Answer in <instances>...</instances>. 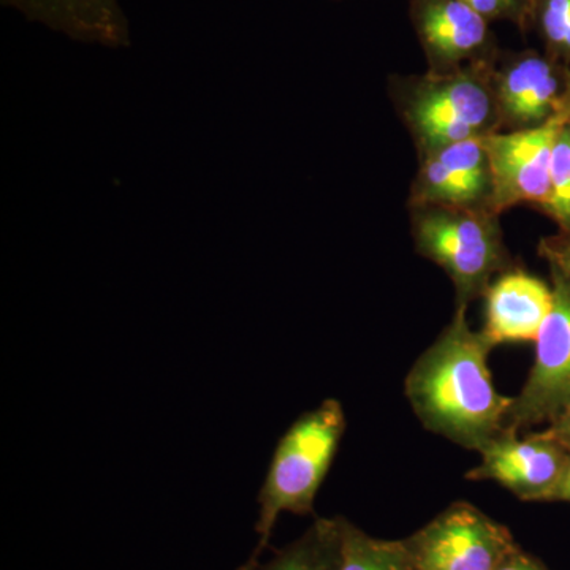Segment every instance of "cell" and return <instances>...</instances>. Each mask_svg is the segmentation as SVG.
<instances>
[{"label":"cell","instance_id":"7a4b0ae2","mask_svg":"<svg viewBox=\"0 0 570 570\" xmlns=\"http://www.w3.org/2000/svg\"><path fill=\"white\" fill-rule=\"evenodd\" d=\"M346 426L343 404L330 397L299 415L285 431L258 493V542L247 564L261 561L283 513L314 512L318 490L335 461Z\"/></svg>","mask_w":570,"mask_h":570},{"label":"cell","instance_id":"52a82bcc","mask_svg":"<svg viewBox=\"0 0 570 570\" xmlns=\"http://www.w3.org/2000/svg\"><path fill=\"white\" fill-rule=\"evenodd\" d=\"M482 461L466 472L471 482H497L528 502H549L570 463V452L543 428L531 433L505 430L479 450Z\"/></svg>","mask_w":570,"mask_h":570},{"label":"cell","instance_id":"7c38bea8","mask_svg":"<svg viewBox=\"0 0 570 570\" xmlns=\"http://www.w3.org/2000/svg\"><path fill=\"white\" fill-rule=\"evenodd\" d=\"M412 22L428 58L455 67L489 51L490 26L463 0H411Z\"/></svg>","mask_w":570,"mask_h":570},{"label":"cell","instance_id":"9a60e30c","mask_svg":"<svg viewBox=\"0 0 570 570\" xmlns=\"http://www.w3.org/2000/svg\"><path fill=\"white\" fill-rule=\"evenodd\" d=\"M337 570H417L403 539L373 538L341 517V553Z\"/></svg>","mask_w":570,"mask_h":570},{"label":"cell","instance_id":"ffe728a7","mask_svg":"<svg viewBox=\"0 0 570 570\" xmlns=\"http://www.w3.org/2000/svg\"><path fill=\"white\" fill-rule=\"evenodd\" d=\"M497 570H549L542 561L521 549L519 543L505 554Z\"/></svg>","mask_w":570,"mask_h":570},{"label":"cell","instance_id":"8992f818","mask_svg":"<svg viewBox=\"0 0 570 570\" xmlns=\"http://www.w3.org/2000/svg\"><path fill=\"white\" fill-rule=\"evenodd\" d=\"M570 105L549 121L527 129L483 137L491 171V214L520 204L543 209L550 195L551 163Z\"/></svg>","mask_w":570,"mask_h":570},{"label":"cell","instance_id":"9c48e42d","mask_svg":"<svg viewBox=\"0 0 570 570\" xmlns=\"http://www.w3.org/2000/svg\"><path fill=\"white\" fill-rule=\"evenodd\" d=\"M498 85L499 110L519 129L540 126L570 105V70L549 55L513 56Z\"/></svg>","mask_w":570,"mask_h":570},{"label":"cell","instance_id":"4fadbf2b","mask_svg":"<svg viewBox=\"0 0 570 570\" xmlns=\"http://www.w3.org/2000/svg\"><path fill=\"white\" fill-rule=\"evenodd\" d=\"M29 21L82 43L130 47V28L119 0H2Z\"/></svg>","mask_w":570,"mask_h":570},{"label":"cell","instance_id":"603a6c76","mask_svg":"<svg viewBox=\"0 0 570 570\" xmlns=\"http://www.w3.org/2000/svg\"><path fill=\"white\" fill-rule=\"evenodd\" d=\"M532 2H534V0H532Z\"/></svg>","mask_w":570,"mask_h":570},{"label":"cell","instance_id":"5bb4252c","mask_svg":"<svg viewBox=\"0 0 570 570\" xmlns=\"http://www.w3.org/2000/svg\"><path fill=\"white\" fill-rule=\"evenodd\" d=\"M341 553V517L316 519L298 539L277 550L272 560L238 570H337Z\"/></svg>","mask_w":570,"mask_h":570},{"label":"cell","instance_id":"2e32d148","mask_svg":"<svg viewBox=\"0 0 570 570\" xmlns=\"http://www.w3.org/2000/svg\"><path fill=\"white\" fill-rule=\"evenodd\" d=\"M531 21L551 59L570 70V0H534Z\"/></svg>","mask_w":570,"mask_h":570},{"label":"cell","instance_id":"ac0fdd59","mask_svg":"<svg viewBox=\"0 0 570 570\" xmlns=\"http://www.w3.org/2000/svg\"><path fill=\"white\" fill-rule=\"evenodd\" d=\"M487 21H512L524 24L531 21L532 0H463Z\"/></svg>","mask_w":570,"mask_h":570},{"label":"cell","instance_id":"e0dca14e","mask_svg":"<svg viewBox=\"0 0 570 570\" xmlns=\"http://www.w3.org/2000/svg\"><path fill=\"white\" fill-rule=\"evenodd\" d=\"M543 212L560 230H570V121L562 127L551 163L550 195Z\"/></svg>","mask_w":570,"mask_h":570},{"label":"cell","instance_id":"5b68a950","mask_svg":"<svg viewBox=\"0 0 570 570\" xmlns=\"http://www.w3.org/2000/svg\"><path fill=\"white\" fill-rule=\"evenodd\" d=\"M403 542L417 570H497L517 546L504 524L464 501L450 504Z\"/></svg>","mask_w":570,"mask_h":570},{"label":"cell","instance_id":"44dd1931","mask_svg":"<svg viewBox=\"0 0 570 570\" xmlns=\"http://www.w3.org/2000/svg\"><path fill=\"white\" fill-rule=\"evenodd\" d=\"M546 430L553 434L570 452V406L566 409L564 414L557 422L551 423Z\"/></svg>","mask_w":570,"mask_h":570},{"label":"cell","instance_id":"ba28073f","mask_svg":"<svg viewBox=\"0 0 570 570\" xmlns=\"http://www.w3.org/2000/svg\"><path fill=\"white\" fill-rule=\"evenodd\" d=\"M428 85L409 111L428 153L490 134L498 104L478 71L448 75Z\"/></svg>","mask_w":570,"mask_h":570},{"label":"cell","instance_id":"8fae6325","mask_svg":"<svg viewBox=\"0 0 570 570\" xmlns=\"http://www.w3.org/2000/svg\"><path fill=\"white\" fill-rule=\"evenodd\" d=\"M485 324L480 332L493 344L535 343L553 309V287L521 268H509L487 288Z\"/></svg>","mask_w":570,"mask_h":570},{"label":"cell","instance_id":"7402d4cb","mask_svg":"<svg viewBox=\"0 0 570 570\" xmlns=\"http://www.w3.org/2000/svg\"><path fill=\"white\" fill-rule=\"evenodd\" d=\"M549 502H569L570 504V463L558 485L551 491Z\"/></svg>","mask_w":570,"mask_h":570},{"label":"cell","instance_id":"d6986e66","mask_svg":"<svg viewBox=\"0 0 570 570\" xmlns=\"http://www.w3.org/2000/svg\"><path fill=\"white\" fill-rule=\"evenodd\" d=\"M539 254L546 258L549 268L557 269L570 283V230H560L557 235L543 238Z\"/></svg>","mask_w":570,"mask_h":570},{"label":"cell","instance_id":"3957f363","mask_svg":"<svg viewBox=\"0 0 570 570\" xmlns=\"http://www.w3.org/2000/svg\"><path fill=\"white\" fill-rule=\"evenodd\" d=\"M422 208L414 220L415 246L448 273L455 285L456 307L468 309L485 295L494 276L512 268L497 220L478 208Z\"/></svg>","mask_w":570,"mask_h":570},{"label":"cell","instance_id":"30bf717a","mask_svg":"<svg viewBox=\"0 0 570 570\" xmlns=\"http://www.w3.org/2000/svg\"><path fill=\"white\" fill-rule=\"evenodd\" d=\"M491 198L489 154L483 137L428 153L414 186V204L475 208Z\"/></svg>","mask_w":570,"mask_h":570},{"label":"cell","instance_id":"277c9868","mask_svg":"<svg viewBox=\"0 0 570 570\" xmlns=\"http://www.w3.org/2000/svg\"><path fill=\"white\" fill-rule=\"evenodd\" d=\"M553 309L535 340V358L519 395L505 415L504 428L528 433L557 422L570 406V283L550 268Z\"/></svg>","mask_w":570,"mask_h":570},{"label":"cell","instance_id":"6da1fadb","mask_svg":"<svg viewBox=\"0 0 570 570\" xmlns=\"http://www.w3.org/2000/svg\"><path fill=\"white\" fill-rule=\"evenodd\" d=\"M493 344L468 325L466 309L419 356L404 392L420 423L461 448H485L504 433L512 397L499 395L489 367Z\"/></svg>","mask_w":570,"mask_h":570}]
</instances>
